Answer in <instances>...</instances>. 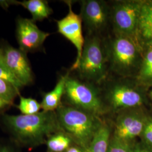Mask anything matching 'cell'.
Returning a JSON list of instances; mask_svg holds the SVG:
<instances>
[{
	"instance_id": "27",
	"label": "cell",
	"mask_w": 152,
	"mask_h": 152,
	"mask_svg": "<svg viewBox=\"0 0 152 152\" xmlns=\"http://www.w3.org/2000/svg\"><path fill=\"white\" fill-rule=\"evenodd\" d=\"M11 104L6 102L5 100H4L2 98L0 97V111L4 110L6 108L10 106Z\"/></svg>"
},
{
	"instance_id": "16",
	"label": "cell",
	"mask_w": 152,
	"mask_h": 152,
	"mask_svg": "<svg viewBox=\"0 0 152 152\" xmlns=\"http://www.w3.org/2000/svg\"><path fill=\"white\" fill-rule=\"evenodd\" d=\"M19 5H21L29 11L33 22L42 21L48 18L52 13L53 10L49 6L47 1L43 0H25L19 1Z\"/></svg>"
},
{
	"instance_id": "26",
	"label": "cell",
	"mask_w": 152,
	"mask_h": 152,
	"mask_svg": "<svg viewBox=\"0 0 152 152\" xmlns=\"http://www.w3.org/2000/svg\"><path fill=\"white\" fill-rule=\"evenodd\" d=\"M0 152H16L14 148L8 144H0Z\"/></svg>"
},
{
	"instance_id": "11",
	"label": "cell",
	"mask_w": 152,
	"mask_h": 152,
	"mask_svg": "<svg viewBox=\"0 0 152 152\" xmlns=\"http://www.w3.org/2000/svg\"><path fill=\"white\" fill-rule=\"evenodd\" d=\"M69 7L67 15L60 20H56L58 32L69 40L77 50V57L70 71L77 70L81 58L85 39L83 36L81 18L80 15L75 13L72 7V2L66 1Z\"/></svg>"
},
{
	"instance_id": "12",
	"label": "cell",
	"mask_w": 152,
	"mask_h": 152,
	"mask_svg": "<svg viewBox=\"0 0 152 152\" xmlns=\"http://www.w3.org/2000/svg\"><path fill=\"white\" fill-rule=\"evenodd\" d=\"M16 34L19 49L26 54L40 49L50 34L39 29L32 19L22 17L16 20Z\"/></svg>"
},
{
	"instance_id": "1",
	"label": "cell",
	"mask_w": 152,
	"mask_h": 152,
	"mask_svg": "<svg viewBox=\"0 0 152 152\" xmlns=\"http://www.w3.org/2000/svg\"><path fill=\"white\" fill-rule=\"evenodd\" d=\"M2 121L14 140L29 148L45 143L51 135L63 130L55 111L42 110L31 115L5 114Z\"/></svg>"
},
{
	"instance_id": "3",
	"label": "cell",
	"mask_w": 152,
	"mask_h": 152,
	"mask_svg": "<svg viewBox=\"0 0 152 152\" xmlns=\"http://www.w3.org/2000/svg\"><path fill=\"white\" fill-rule=\"evenodd\" d=\"M55 112L62 130L82 151L104 123L100 117L70 105L61 104Z\"/></svg>"
},
{
	"instance_id": "29",
	"label": "cell",
	"mask_w": 152,
	"mask_h": 152,
	"mask_svg": "<svg viewBox=\"0 0 152 152\" xmlns=\"http://www.w3.org/2000/svg\"><path fill=\"white\" fill-rule=\"evenodd\" d=\"M0 64H2V57H1V53H0Z\"/></svg>"
},
{
	"instance_id": "24",
	"label": "cell",
	"mask_w": 152,
	"mask_h": 152,
	"mask_svg": "<svg viewBox=\"0 0 152 152\" xmlns=\"http://www.w3.org/2000/svg\"><path fill=\"white\" fill-rule=\"evenodd\" d=\"M132 152H152V149L144 142L134 144Z\"/></svg>"
},
{
	"instance_id": "13",
	"label": "cell",
	"mask_w": 152,
	"mask_h": 152,
	"mask_svg": "<svg viewBox=\"0 0 152 152\" xmlns=\"http://www.w3.org/2000/svg\"><path fill=\"white\" fill-rule=\"evenodd\" d=\"M135 41L141 51L152 49V1H143L139 17Z\"/></svg>"
},
{
	"instance_id": "2",
	"label": "cell",
	"mask_w": 152,
	"mask_h": 152,
	"mask_svg": "<svg viewBox=\"0 0 152 152\" xmlns=\"http://www.w3.org/2000/svg\"><path fill=\"white\" fill-rule=\"evenodd\" d=\"M109 72L119 77L136 78L141 65V50L132 38L113 34L105 37Z\"/></svg>"
},
{
	"instance_id": "5",
	"label": "cell",
	"mask_w": 152,
	"mask_h": 152,
	"mask_svg": "<svg viewBox=\"0 0 152 152\" xmlns=\"http://www.w3.org/2000/svg\"><path fill=\"white\" fill-rule=\"evenodd\" d=\"M135 78L118 77L104 82L105 85L101 89L107 112L117 113L125 109L141 107L145 98L140 88L141 85Z\"/></svg>"
},
{
	"instance_id": "28",
	"label": "cell",
	"mask_w": 152,
	"mask_h": 152,
	"mask_svg": "<svg viewBox=\"0 0 152 152\" xmlns=\"http://www.w3.org/2000/svg\"><path fill=\"white\" fill-rule=\"evenodd\" d=\"M65 152H82L81 149L79 147L71 146Z\"/></svg>"
},
{
	"instance_id": "8",
	"label": "cell",
	"mask_w": 152,
	"mask_h": 152,
	"mask_svg": "<svg viewBox=\"0 0 152 152\" xmlns=\"http://www.w3.org/2000/svg\"><path fill=\"white\" fill-rule=\"evenodd\" d=\"M80 16L87 34L103 36L110 24V8L108 3L102 0H84L81 2Z\"/></svg>"
},
{
	"instance_id": "17",
	"label": "cell",
	"mask_w": 152,
	"mask_h": 152,
	"mask_svg": "<svg viewBox=\"0 0 152 152\" xmlns=\"http://www.w3.org/2000/svg\"><path fill=\"white\" fill-rule=\"evenodd\" d=\"M72 142L70 136L61 130L51 135L45 144L48 152H65L72 145Z\"/></svg>"
},
{
	"instance_id": "30",
	"label": "cell",
	"mask_w": 152,
	"mask_h": 152,
	"mask_svg": "<svg viewBox=\"0 0 152 152\" xmlns=\"http://www.w3.org/2000/svg\"><path fill=\"white\" fill-rule=\"evenodd\" d=\"M149 96H150V97L152 98V90L150 91V93H149Z\"/></svg>"
},
{
	"instance_id": "25",
	"label": "cell",
	"mask_w": 152,
	"mask_h": 152,
	"mask_svg": "<svg viewBox=\"0 0 152 152\" xmlns=\"http://www.w3.org/2000/svg\"><path fill=\"white\" fill-rule=\"evenodd\" d=\"M19 1L14 0H0V7L6 10L10 6L12 5H18Z\"/></svg>"
},
{
	"instance_id": "7",
	"label": "cell",
	"mask_w": 152,
	"mask_h": 152,
	"mask_svg": "<svg viewBox=\"0 0 152 152\" xmlns=\"http://www.w3.org/2000/svg\"><path fill=\"white\" fill-rule=\"evenodd\" d=\"M142 2L143 1L135 0L116 1L110 5V24L113 33L130 37L135 41Z\"/></svg>"
},
{
	"instance_id": "6",
	"label": "cell",
	"mask_w": 152,
	"mask_h": 152,
	"mask_svg": "<svg viewBox=\"0 0 152 152\" xmlns=\"http://www.w3.org/2000/svg\"><path fill=\"white\" fill-rule=\"evenodd\" d=\"M64 96L71 107L99 117L107 112L104 104L102 89L98 85L69 75L65 83Z\"/></svg>"
},
{
	"instance_id": "18",
	"label": "cell",
	"mask_w": 152,
	"mask_h": 152,
	"mask_svg": "<svg viewBox=\"0 0 152 152\" xmlns=\"http://www.w3.org/2000/svg\"><path fill=\"white\" fill-rule=\"evenodd\" d=\"M135 78L141 85H152V49L145 52Z\"/></svg>"
},
{
	"instance_id": "20",
	"label": "cell",
	"mask_w": 152,
	"mask_h": 152,
	"mask_svg": "<svg viewBox=\"0 0 152 152\" xmlns=\"http://www.w3.org/2000/svg\"><path fill=\"white\" fill-rule=\"evenodd\" d=\"M19 90L10 82L0 79V97L10 104L19 95Z\"/></svg>"
},
{
	"instance_id": "23",
	"label": "cell",
	"mask_w": 152,
	"mask_h": 152,
	"mask_svg": "<svg viewBox=\"0 0 152 152\" xmlns=\"http://www.w3.org/2000/svg\"><path fill=\"white\" fill-rule=\"evenodd\" d=\"M143 142L152 149V118H149L141 135Z\"/></svg>"
},
{
	"instance_id": "10",
	"label": "cell",
	"mask_w": 152,
	"mask_h": 152,
	"mask_svg": "<svg viewBox=\"0 0 152 152\" xmlns=\"http://www.w3.org/2000/svg\"><path fill=\"white\" fill-rule=\"evenodd\" d=\"M2 64L6 67L24 86L33 81L32 68L27 54L20 49H16L9 44L2 43L0 46Z\"/></svg>"
},
{
	"instance_id": "4",
	"label": "cell",
	"mask_w": 152,
	"mask_h": 152,
	"mask_svg": "<svg viewBox=\"0 0 152 152\" xmlns=\"http://www.w3.org/2000/svg\"><path fill=\"white\" fill-rule=\"evenodd\" d=\"M77 71L81 80L98 86L108 78L109 69L105 37L87 34Z\"/></svg>"
},
{
	"instance_id": "15",
	"label": "cell",
	"mask_w": 152,
	"mask_h": 152,
	"mask_svg": "<svg viewBox=\"0 0 152 152\" xmlns=\"http://www.w3.org/2000/svg\"><path fill=\"white\" fill-rule=\"evenodd\" d=\"M111 137V129L104 122L87 148L82 152H108Z\"/></svg>"
},
{
	"instance_id": "22",
	"label": "cell",
	"mask_w": 152,
	"mask_h": 152,
	"mask_svg": "<svg viewBox=\"0 0 152 152\" xmlns=\"http://www.w3.org/2000/svg\"><path fill=\"white\" fill-rule=\"evenodd\" d=\"M0 79L10 82L19 90L24 86L10 71L2 64H0Z\"/></svg>"
},
{
	"instance_id": "19",
	"label": "cell",
	"mask_w": 152,
	"mask_h": 152,
	"mask_svg": "<svg viewBox=\"0 0 152 152\" xmlns=\"http://www.w3.org/2000/svg\"><path fill=\"white\" fill-rule=\"evenodd\" d=\"M18 109L22 114L31 115L39 112L41 108V103L37 100L32 98L20 97L19 104L17 105Z\"/></svg>"
},
{
	"instance_id": "21",
	"label": "cell",
	"mask_w": 152,
	"mask_h": 152,
	"mask_svg": "<svg viewBox=\"0 0 152 152\" xmlns=\"http://www.w3.org/2000/svg\"><path fill=\"white\" fill-rule=\"evenodd\" d=\"M134 144L121 140L112 136L108 152H132Z\"/></svg>"
},
{
	"instance_id": "14",
	"label": "cell",
	"mask_w": 152,
	"mask_h": 152,
	"mask_svg": "<svg viewBox=\"0 0 152 152\" xmlns=\"http://www.w3.org/2000/svg\"><path fill=\"white\" fill-rule=\"evenodd\" d=\"M70 75V70L60 76L54 89L45 93L41 103V108L45 112H55L61 105V99L64 95L65 83Z\"/></svg>"
},
{
	"instance_id": "9",
	"label": "cell",
	"mask_w": 152,
	"mask_h": 152,
	"mask_svg": "<svg viewBox=\"0 0 152 152\" xmlns=\"http://www.w3.org/2000/svg\"><path fill=\"white\" fill-rule=\"evenodd\" d=\"M117 114L112 136L129 142H133L136 137L141 136L149 118L140 107L125 109Z\"/></svg>"
}]
</instances>
